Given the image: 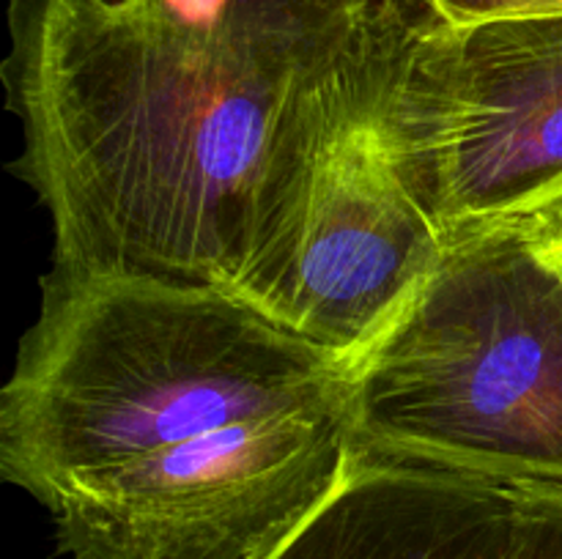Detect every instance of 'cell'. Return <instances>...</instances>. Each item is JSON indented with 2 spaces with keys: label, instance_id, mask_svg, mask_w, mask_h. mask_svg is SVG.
I'll return each mask as SVG.
<instances>
[{
  "label": "cell",
  "instance_id": "6",
  "mask_svg": "<svg viewBox=\"0 0 562 559\" xmlns=\"http://www.w3.org/2000/svg\"><path fill=\"white\" fill-rule=\"evenodd\" d=\"M445 233L406 190L376 124L346 137L313 184L274 321L349 367L409 305Z\"/></svg>",
  "mask_w": 562,
  "mask_h": 559
},
{
  "label": "cell",
  "instance_id": "4",
  "mask_svg": "<svg viewBox=\"0 0 562 559\" xmlns=\"http://www.w3.org/2000/svg\"><path fill=\"white\" fill-rule=\"evenodd\" d=\"M376 132L445 236L552 201L562 192V11L428 25Z\"/></svg>",
  "mask_w": 562,
  "mask_h": 559
},
{
  "label": "cell",
  "instance_id": "2",
  "mask_svg": "<svg viewBox=\"0 0 562 559\" xmlns=\"http://www.w3.org/2000/svg\"><path fill=\"white\" fill-rule=\"evenodd\" d=\"M346 395L340 362L241 296L49 269L0 392V475L49 513L104 477Z\"/></svg>",
  "mask_w": 562,
  "mask_h": 559
},
{
  "label": "cell",
  "instance_id": "5",
  "mask_svg": "<svg viewBox=\"0 0 562 559\" xmlns=\"http://www.w3.org/2000/svg\"><path fill=\"white\" fill-rule=\"evenodd\" d=\"M355 460L349 403L261 417L203 453L121 471L60 499L71 559H261Z\"/></svg>",
  "mask_w": 562,
  "mask_h": 559
},
{
  "label": "cell",
  "instance_id": "7",
  "mask_svg": "<svg viewBox=\"0 0 562 559\" xmlns=\"http://www.w3.org/2000/svg\"><path fill=\"white\" fill-rule=\"evenodd\" d=\"M536 491L355 455L261 559H516Z\"/></svg>",
  "mask_w": 562,
  "mask_h": 559
},
{
  "label": "cell",
  "instance_id": "8",
  "mask_svg": "<svg viewBox=\"0 0 562 559\" xmlns=\"http://www.w3.org/2000/svg\"><path fill=\"white\" fill-rule=\"evenodd\" d=\"M516 559H562V488H538Z\"/></svg>",
  "mask_w": 562,
  "mask_h": 559
},
{
  "label": "cell",
  "instance_id": "10",
  "mask_svg": "<svg viewBox=\"0 0 562 559\" xmlns=\"http://www.w3.org/2000/svg\"><path fill=\"white\" fill-rule=\"evenodd\" d=\"M527 217H530L532 223L538 225V230L547 236L549 244L558 250V255L562 261V192H560V195H554L552 201L543 203V206L527 212Z\"/></svg>",
  "mask_w": 562,
  "mask_h": 559
},
{
  "label": "cell",
  "instance_id": "9",
  "mask_svg": "<svg viewBox=\"0 0 562 559\" xmlns=\"http://www.w3.org/2000/svg\"><path fill=\"white\" fill-rule=\"evenodd\" d=\"M439 16L448 22L486 20L505 14H547L562 11V0H431Z\"/></svg>",
  "mask_w": 562,
  "mask_h": 559
},
{
  "label": "cell",
  "instance_id": "3",
  "mask_svg": "<svg viewBox=\"0 0 562 559\" xmlns=\"http://www.w3.org/2000/svg\"><path fill=\"white\" fill-rule=\"evenodd\" d=\"M355 455L562 488V261L527 214L445 236L346 367Z\"/></svg>",
  "mask_w": 562,
  "mask_h": 559
},
{
  "label": "cell",
  "instance_id": "1",
  "mask_svg": "<svg viewBox=\"0 0 562 559\" xmlns=\"http://www.w3.org/2000/svg\"><path fill=\"white\" fill-rule=\"evenodd\" d=\"M431 0H11L5 104L53 269L274 318L324 159L379 124Z\"/></svg>",
  "mask_w": 562,
  "mask_h": 559
}]
</instances>
